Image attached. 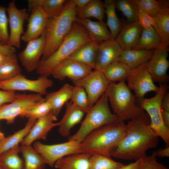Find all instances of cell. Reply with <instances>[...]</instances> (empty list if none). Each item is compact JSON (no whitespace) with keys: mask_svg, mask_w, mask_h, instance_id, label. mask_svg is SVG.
<instances>
[{"mask_svg":"<svg viewBox=\"0 0 169 169\" xmlns=\"http://www.w3.org/2000/svg\"><path fill=\"white\" fill-rule=\"evenodd\" d=\"M143 29L138 21L123 25L115 39L123 50L133 49L136 45Z\"/></svg>","mask_w":169,"mask_h":169,"instance_id":"obj_19","label":"cell"},{"mask_svg":"<svg viewBox=\"0 0 169 169\" xmlns=\"http://www.w3.org/2000/svg\"><path fill=\"white\" fill-rule=\"evenodd\" d=\"M107 17L106 24L110 29L113 39L115 40L121 28L122 24L115 11V1L105 0L104 3Z\"/></svg>","mask_w":169,"mask_h":169,"instance_id":"obj_31","label":"cell"},{"mask_svg":"<svg viewBox=\"0 0 169 169\" xmlns=\"http://www.w3.org/2000/svg\"><path fill=\"white\" fill-rule=\"evenodd\" d=\"M153 17V28L163 45H169V5L163 7Z\"/></svg>","mask_w":169,"mask_h":169,"instance_id":"obj_27","label":"cell"},{"mask_svg":"<svg viewBox=\"0 0 169 169\" xmlns=\"http://www.w3.org/2000/svg\"><path fill=\"white\" fill-rule=\"evenodd\" d=\"M138 9L153 17L164 6L169 5V0H135Z\"/></svg>","mask_w":169,"mask_h":169,"instance_id":"obj_38","label":"cell"},{"mask_svg":"<svg viewBox=\"0 0 169 169\" xmlns=\"http://www.w3.org/2000/svg\"><path fill=\"white\" fill-rule=\"evenodd\" d=\"M45 100L42 95L38 94L17 93L12 102L0 106V120H5L8 124L13 123L20 116L33 105Z\"/></svg>","mask_w":169,"mask_h":169,"instance_id":"obj_8","label":"cell"},{"mask_svg":"<svg viewBox=\"0 0 169 169\" xmlns=\"http://www.w3.org/2000/svg\"><path fill=\"white\" fill-rule=\"evenodd\" d=\"M141 158L127 165H124L119 169H139L141 162Z\"/></svg>","mask_w":169,"mask_h":169,"instance_id":"obj_49","label":"cell"},{"mask_svg":"<svg viewBox=\"0 0 169 169\" xmlns=\"http://www.w3.org/2000/svg\"><path fill=\"white\" fill-rule=\"evenodd\" d=\"M30 12L27 29L21 38L27 43L39 38L44 32L49 20L42 7L35 8Z\"/></svg>","mask_w":169,"mask_h":169,"instance_id":"obj_16","label":"cell"},{"mask_svg":"<svg viewBox=\"0 0 169 169\" xmlns=\"http://www.w3.org/2000/svg\"><path fill=\"white\" fill-rule=\"evenodd\" d=\"M0 169H2L0 166Z\"/></svg>","mask_w":169,"mask_h":169,"instance_id":"obj_54","label":"cell"},{"mask_svg":"<svg viewBox=\"0 0 169 169\" xmlns=\"http://www.w3.org/2000/svg\"><path fill=\"white\" fill-rule=\"evenodd\" d=\"M57 120V117L51 111L37 119L21 143V145H31L37 140H46L49 132L55 127L58 126L59 122H54Z\"/></svg>","mask_w":169,"mask_h":169,"instance_id":"obj_17","label":"cell"},{"mask_svg":"<svg viewBox=\"0 0 169 169\" xmlns=\"http://www.w3.org/2000/svg\"><path fill=\"white\" fill-rule=\"evenodd\" d=\"M131 69L126 64L116 61L109 65L102 72L110 82H125Z\"/></svg>","mask_w":169,"mask_h":169,"instance_id":"obj_30","label":"cell"},{"mask_svg":"<svg viewBox=\"0 0 169 169\" xmlns=\"http://www.w3.org/2000/svg\"><path fill=\"white\" fill-rule=\"evenodd\" d=\"M16 48L8 44L0 42V52L8 54H15L16 52Z\"/></svg>","mask_w":169,"mask_h":169,"instance_id":"obj_46","label":"cell"},{"mask_svg":"<svg viewBox=\"0 0 169 169\" xmlns=\"http://www.w3.org/2000/svg\"><path fill=\"white\" fill-rule=\"evenodd\" d=\"M66 1L65 0H38V5L42 7L50 19L57 16L62 12Z\"/></svg>","mask_w":169,"mask_h":169,"instance_id":"obj_39","label":"cell"},{"mask_svg":"<svg viewBox=\"0 0 169 169\" xmlns=\"http://www.w3.org/2000/svg\"><path fill=\"white\" fill-rule=\"evenodd\" d=\"M52 111L50 104L46 100L31 107L22 115V118L37 119L49 114Z\"/></svg>","mask_w":169,"mask_h":169,"instance_id":"obj_41","label":"cell"},{"mask_svg":"<svg viewBox=\"0 0 169 169\" xmlns=\"http://www.w3.org/2000/svg\"><path fill=\"white\" fill-rule=\"evenodd\" d=\"M77 16L76 8L71 0L67 1L59 15L49 19L44 32L45 45L41 60L46 59L56 50L70 32Z\"/></svg>","mask_w":169,"mask_h":169,"instance_id":"obj_4","label":"cell"},{"mask_svg":"<svg viewBox=\"0 0 169 169\" xmlns=\"http://www.w3.org/2000/svg\"><path fill=\"white\" fill-rule=\"evenodd\" d=\"M169 47L163 46L154 49L150 59L147 62V69L154 82L167 84L169 76L167 72L169 67L168 60Z\"/></svg>","mask_w":169,"mask_h":169,"instance_id":"obj_13","label":"cell"},{"mask_svg":"<svg viewBox=\"0 0 169 169\" xmlns=\"http://www.w3.org/2000/svg\"><path fill=\"white\" fill-rule=\"evenodd\" d=\"M139 169H169L163 164L158 162L156 157L152 153L150 155H145L141 158Z\"/></svg>","mask_w":169,"mask_h":169,"instance_id":"obj_43","label":"cell"},{"mask_svg":"<svg viewBox=\"0 0 169 169\" xmlns=\"http://www.w3.org/2000/svg\"><path fill=\"white\" fill-rule=\"evenodd\" d=\"M20 146H16L0 156L2 169H24V162L20 157Z\"/></svg>","mask_w":169,"mask_h":169,"instance_id":"obj_33","label":"cell"},{"mask_svg":"<svg viewBox=\"0 0 169 169\" xmlns=\"http://www.w3.org/2000/svg\"><path fill=\"white\" fill-rule=\"evenodd\" d=\"M77 9H81L86 7L92 0H72Z\"/></svg>","mask_w":169,"mask_h":169,"instance_id":"obj_50","label":"cell"},{"mask_svg":"<svg viewBox=\"0 0 169 169\" xmlns=\"http://www.w3.org/2000/svg\"><path fill=\"white\" fill-rule=\"evenodd\" d=\"M88 32L91 40L100 44L103 42L114 40L106 24L103 21H93L89 18H77Z\"/></svg>","mask_w":169,"mask_h":169,"instance_id":"obj_22","label":"cell"},{"mask_svg":"<svg viewBox=\"0 0 169 169\" xmlns=\"http://www.w3.org/2000/svg\"><path fill=\"white\" fill-rule=\"evenodd\" d=\"M53 84V81L47 76H40L37 79L32 80L21 74L10 79L0 81V89L15 91H30L42 95L46 94L47 89Z\"/></svg>","mask_w":169,"mask_h":169,"instance_id":"obj_9","label":"cell"},{"mask_svg":"<svg viewBox=\"0 0 169 169\" xmlns=\"http://www.w3.org/2000/svg\"><path fill=\"white\" fill-rule=\"evenodd\" d=\"M8 20L7 9L0 5V42L7 44L9 37Z\"/></svg>","mask_w":169,"mask_h":169,"instance_id":"obj_42","label":"cell"},{"mask_svg":"<svg viewBox=\"0 0 169 169\" xmlns=\"http://www.w3.org/2000/svg\"><path fill=\"white\" fill-rule=\"evenodd\" d=\"M73 83L75 85L81 87L85 90L91 108L105 92L110 82L102 72L95 70L84 77Z\"/></svg>","mask_w":169,"mask_h":169,"instance_id":"obj_11","label":"cell"},{"mask_svg":"<svg viewBox=\"0 0 169 169\" xmlns=\"http://www.w3.org/2000/svg\"><path fill=\"white\" fill-rule=\"evenodd\" d=\"M6 9L10 28L7 44L18 49L21 47V38L24 32V25L28 19V13L26 8L18 9L14 0L8 3Z\"/></svg>","mask_w":169,"mask_h":169,"instance_id":"obj_10","label":"cell"},{"mask_svg":"<svg viewBox=\"0 0 169 169\" xmlns=\"http://www.w3.org/2000/svg\"><path fill=\"white\" fill-rule=\"evenodd\" d=\"M66 111L63 117L59 122V132L63 137L68 136L71 129L80 122L85 112L73 104L67 102L65 104Z\"/></svg>","mask_w":169,"mask_h":169,"instance_id":"obj_20","label":"cell"},{"mask_svg":"<svg viewBox=\"0 0 169 169\" xmlns=\"http://www.w3.org/2000/svg\"><path fill=\"white\" fill-rule=\"evenodd\" d=\"M155 156L159 157H169V147L158 149L153 152Z\"/></svg>","mask_w":169,"mask_h":169,"instance_id":"obj_47","label":"cell"},{"mask_svg":"<svg viewBox=\"0 0 169 169\" xmlns=\"http://www.w3.org/2000/svg\"><path fill=\"white\" fill-rule=\"evenodd\" d=\"M146 63L132 69L126 80L127 86L135 93L136 98H144L149 92H156L159 87L156 85L147 67Z\"/></svg>","mask_w":169,"mask_h":169,"instance_id":"obj_12","label":"cell"},{"mask_svg":"<svg viewBox=\"0 0 169 169\" xmlns=\"http://www.w3.org/2000/svg\"><path fill=\"white\" fill-rule=\"evenodd\" d=\"M108 96L104 93L86 113L78 131L69 140L82 142L90 133L105 125L120 121L111 111Z\"/></svg>","mask_w":169,"mask_h":169,"instance_id":"obj_6","label":"cell"},{"mask_svg":"<svg viewBox=\"0 0 169 169\" xmlns=\"http://www.w3.org/2000/svg\"><path fill=\"white\" fill-rule=\"evenodd\" d=\"M4 137V134L3 132L0 131V141Z\"/></svg>","mask_w":169,"mask_h":169,"instance_id":"obj_53","label":"cell"},{"mask_svg":"<svg viewBox=\"0 0 169 169\" xmlns=\"http://www.w3.org/2000/svg\"><path fill=\"white\" fill-rule=\"evenodd\" d=\"M45 42L44 32L39 38L28 42L24 49L18 54L19 60L27 72L36 70L43 54Z\"/></svg>","mask_w":169,"mask_h":169,"instance_id":"obj_14","label":"cell"},{"mask_svg":"<svg viewBox=\"0 0 169 169\" xmlns=\"http://www.w3.org/2000/svg\"><path fill=\"white\" fill-rule=\"evenodd\" d=\"M99 44L92 40L82 45L67 59L77 61L95 69Z\"/></svg>","mask_w":169,"mask_h":169,"instance_id":"obj_21","label":"cell"},{"mask_svg":"<svg viewBox=\"0 0 169 169\" xmlns=\"http://www.w3.org/2000/svg\"><path fill=\"white\" fill-rule=\"evenodd\" d=\"M16 56L0 64V81L8 80L21 74Z\"/></svg>","mask_w":169,"mask_h":169,"instance_id":"obj_36","label":"cell"},{"mask_svg":"<svg viewBox=\"0 0 169 169\" xmlns=\"http://www.w3.org/2000/svg\"><path fill=\"white\" fill-rule=\"evenodd\" d=\"M91 156L86 153L69 155L58 160L54 166L57 169H89Z\"/></svg>","mask_w":169,"mask_h":169,"instance_id":"obj_26","label":"cell"},{"mask_svg":"<svg viewBox=\"0 0 169 169\" xmlns=\"http://www.w3.org/2000/svg\"><path fill=\"white\" fill-rule=\"evenodd\" d=\"M137 21L143 29H148L153 27V17L139 9Z\"/></svg>","mask_w":169,"mask_h":169,"instance_id":"obj_44","label":"cell"},{"mask_svg":"<svg viewBox=\"0 0 169 169\" xmlns=\"http://www.w3.org/2000/svg\"><path fill=\"white\" fill-rule=\"evenodd\" d=\"M15 56V53L8 54L0 52V64Z\"/></svg>","mask_w":169,"mask_h":169,"instance_id":"obj_51","label":"cell"},{"mask_svg":"<svg viewBox=\"0 0 169 169\" xmlns=\"http://www.w3.org/2000/svg\"><path fill=\"white\" fill-rule=\"evenodd\" d=\"M154 49H135L123 50L117 61L124 63L131 69L147 63L150 59Z\"/></svg>","mask_w":169,"mask_h":169,"instance_id":"obj_24","label":"cell"},{"mask_svg":"<svg viewBox=\"0 0 169 169\" xmlns=\"http://www.w3.org/2000/svg\"><path fill=\"white\" fill-rule=\"evenodd\" d=\"M105 93L114 114L120 121L124 122L147 115L136 104V97L125 82H110Z\"/></svg>","mask_w":169,"mask_h":169,"instance_id":"obj_5","label":"cell"},{"mask_svg":"<svg viewBox=\"0 0 169 169\" xmlns=\"http://www.w3.org/2000/svg\"><path fill=\"white\" fill-rule=\"evenodd\" d=\"M161 115L164 123L169 127V111L161 110Z\"/></svg>","mask_w":169,"mask_h":169,"instance_id":"obj_52","label":"cell"},{"mask_svg":"<svg viewBox=\"0 0 169 169\" xmlns=\"http://www.w3.org/2000/svg\"><path fill=\"white\" fill-rule=\"evenodd\" d=\"M168 88L167 84H160L159 89L154 96L138 99L139 106L147 112L149 117L161 115V102Z\"/></svg>","mask_w":169,"mask_h":169,"instance_id":"obj_23","label":"cell"},{"mask_svg":"<svg viewBox=\"0 0 169 169\" xmlns=\"http://www.w3.org/2000/svg\"><path fill=\"white\" fill-rule=\"evenodd\" d=\"M72 102L87 113L90 108L87 94L81 87L75 85L73 87L71 99Z\"/></svg>","mask_w":169,"mask_h":169,"instance_id":"obj_40","label":"cell"},{"mask_svg":"<svg viewBox=\"0 0 169 169\" xmlns=\"http://www.w3.org/2000/svg\"><path fill=\"white\" fill-rule=\"evenodd\" d=\"M91 40L84 26L76 20L70 32L56 50L45 59L41 60L36 69L40 76L50 75L52 70L78 48Z\"/></svg>","mask_w":169,"mask_h":169,"instance_id":"obj_3","label":"cell"},{"mask_svg":"<svg viewBox=\"0 0 169 169\" xmlns=\"http://www.w3.org/2000/svg\"><path fill=\"white\" fill-rule=\"evenodd\" d=\"M148 115L128 122L125 134L112 156L135 161L146 155L147 150L157 146L159 137L150 128Z\"/></svg>","mask_w":169,"mask_h":169,"instance_id":"obj_1","label":"cell"},{"mask_svg":"<svg viewBox=\"0 0 169 169\" xmlns=\"http://www.w3.org/2000/svg\"><path fill=\"white\" fill-rule=\"evenodd\" d=\"M73 88L69 84H66L59 90L46 94L45 99L51 105V112L57 117L63 105L71 99Z\"/></svg>","mask_w":169,"mask_h":169,"instance_id":"obj_25","label":"cell"},{"mask_svg":"<svg viewBox=\"0 0 169 169\" xmlns=\"http://www.w3.org/2000/svg\"><path fill=\"white\" fill-rule=\"evenodd\" d=\"M92 69L90 67L84 64L67 59L56 66L52 70L50 75L60 80L68 78L73 82L86 76L92 71Z\"/></svg>","mask_w":169,"mask_h":169,"instance_id":"obj_15","label":"cell"},{"mask_svg":"<svg viewBox=\"0 0 169 169\" xmlns=\"http://www.w3.org/2000/svg\"><path fill=\"white\" fill-rule=\"evenodd\" d=\"M77 15L80 18H93L103 21L105 13L104 3L100 0H92L84 8L76 9Z\"/></svg>","mask_w":169,"mask_h":169,"instance_id":"obj_34","label":"cell"},{"mask_svg":"<svg viewBox=\"0 0 169 169\" xmlns=\"http://www.w3.org/2000/svg\"><path fill=\"white\" fill-rule=\"evenodd\" d=\"M115 6L126 18L128 23L137 21L139 9L135 0H117Z\"/></svg>","mask_w":169,"mask_h":169,"instance_id":"obj_35","label":"cell"},{"mask_svg":"<svg viewBox=\"0 0 169 169\" xmlns=\"http://www.w3.org/2000/svg\"><path fill=\"white\" fill-rule=\"evenodd\" d=\"M43 156L46 164L54 166L59 159L66 156L84 153L81 142L76 140H68L65 142L53 145H46L39 141L33 144V146Z\"/></svg>","mask_w":169,"mask_h":169,"instance_id":"obj_7","label":"cell"},{"mask_svg":"<svg viewBox=\"0 0 169 169\" xmlns=\"http://www.w3.org/2000/svg\"><path fill=\"white\" fill-rule=\"evenodd\" d=\"M165 46L152 27L142 30L140 37L135 47V49H154Z\"/></svg>","mask_w":169,"mask_h":169,"instance_id":"obj_32","label":"cell"},{"mask_svg":"<svg viewBox=\"0 0 169 169\" xmlns=\"http://www.w3.org/2000/svg\"><path fill=\"white\" fill-rule=\"evenodd\" d=\"M162 110L169 111V93L167 92L164 95L161 103Z\"/></svg>","mask_w":169,"mask_h":169,"instance_id":"obj_48","label":"cell"},{"mask_svg":"<svg viewBox=\"0 0 169 169\" xmlns=\"http://www.w3.org/2000/svg\"><path fill=\"white\" fill-rule=\"evenodd\" d=\"M20 149L24 160V169H44V159L33 147L21 145Z\"/></svg>","mask_w":169,"mask_h":169,"instance_id":"obj_29","label":"cell"},{"mask_svg":"<svg viewBox=\"0 0 169 169\" xmlns=\"http://www.w3.org/2000/svg\"><path fill=\"white\" fill-rule=\"evenodd\" d=\"M17 93L14 91L4 90L0 89V106L13 101Z\"/></svg>","mask_w":169,"mask_h":169,"instance_id":"obj_45","label":"cell"},{"mask_svg":"<svg viewBox=\"0 0 169 169\" xmlns=\"http://www.w3.org/2000/svg\"><path fill=\"white\" fill-rule=\"evenodd\" d=\"M37 120L29 118L25 126L13 134L0 141V156L3 153L18 146L28 134Z\"/></svg>","mask_w":169,"mask_h":169,"instance_id":"obj_28","label":"cell"},{"mask_svg":"<svg viewBox=\"0 0 169 169\" xmlns=\"http://www.w3.org/2000/svg\"><path fill=\"white\" fill-rule=\"evenodd\" d=\"M126 124L118 121L100 127L81 142L84 153L111 157L125 136Z\"/></svg>","mask_w":169,"mask_h":169,"instance_id":"obj_2","label":"cell"},{"mask_svg":"<svg viewBox=\"0 0 169 169\" xmlns=\"http://www.w3.org/2000/svg\"><path fill=\"white\" fill-rule=\"evenodd\" d=\"M124 165L114 160L111 157L94 155L90 158L89 169H119Z\"/></svg>","mask_w":169,"mask_h":169,"instance_id":"obj_37","label":"cell"},{"mask_svg":"<svg viewBox=\"0 0 169 169\" xmlns=\"http://www.w3.org/2000/svg\"><path fill=\"white\" fill-rule=\"evenodd\" d=\"M123 50L115 40L99 44L95 70L103 71L109 65L117 61Z\"/></svg>","mask_w":169,"mask_h":169,"instance_id":"obj_18","label":"cell"}]
</instances>
